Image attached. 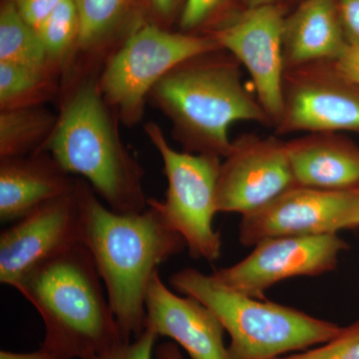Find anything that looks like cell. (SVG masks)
I'll use <instances>...</instances> for the list:
<instances>
[{
  "instance_id": "cb8c5ba5",
  "label": "cell",
  "mask_w": 359,
  "mask_h": 359,
  "mask_svg": "<svg viewBox=\"0 0 359 359\" xmlns=\"http://www.w3.org/2000/svg\"><path fill=\"white\" fill-rule=\"evenodd\" d=\"M231 0H185L180 13L182 32L196 33L195 30L212 25V21L223 13Z\"/></svg>"
},
{
  "instance_id": "d4e9b609",
  "label": "cell",
  "mask_w": 359,
  "mask_h": 359,
  "mask_svg": "<svg viewBox=\"0 0 359 359\" xmlns=\"http://www.w3.org/2000/svg\"><path fill=\"white\" fill-rule=\"evenodd\" d=\"M158 337L146 328L136 339L124 340L91 359H152Z\"/></svg>"
},
{
  "instance_id": "ac0fdd59",
  "label": "cell",
  "mask_w": 359,
  "mask_h": 359,
  "mask_svg": "<svg viewBox=\"0 0 359 359\" xmlns=\"http://www.w3.org/2000/svg\"><path fill=\"white\" fill-rule=\"evenodd\" d=\"M74 2L80 16V34L75 52L81 51L87 58H100L108 45L131 20L135 0H74Z\"/></svg>"
},
{
  "instance_id": "5b68a950",
  "label": "cell",
  "mask_w": 359,
  "mask_h": 359,
  "mask_svg": "<svg viewBox=\"0 0 359 359\" xmlns=\"http://www.w3.org/2000/svg\"><path fill=\"white\" fill-rule=\"evenodd\" d=\"M169 283L216 314L230 335V359H273L306 351L334 339L342 330L299 309L241 294L196 269L177 271Z\"/></svg>"
},
{
  "instance_id": "4dcf8cb0",
  "label": "cell",
  "mask_w": 359,
  "mask_h": 359,
  "mask_svg": "<svg viewBox=\"0 0 359 359\" xmlns=\"http://www.w3.org/2000/svg\"><path fill=\"white\" fill-rule=\"evenodd\" d=\"M157 359H184L175 344H162L156 351Z\"/></svg>"
},
{
  "instance_id": "6da1fadb",
  "label": "cell",
  "mask_w": 359,
  "mask_h": 359,
  "mask_svg": "<svg viewBox=\"0 0 359 359\" xmlns=\"http://www.w3.org/2000/svg\"><path fill=\"white\" fill-rule=\"evenodd\" d=\"M81 244L89 250L107 292L123 339L146 330V295L160 264L183 252L185 241L148 203L140 212L121 214L78 181Z\"/></svg>"
},
{
  "instance_id": "e0dca14e",
  "label": "cell",
  "mask_w": 359,
  "mask_h": 359,
  "mask_svg": "<svg viewBox=\"0 0 359 359\" xmlns=\"http://www.w3.org/2000/svg\"><path fill=\"white\" fill-rule=\"evenodd\" d=\"M347 43L337 0H304L285 16L283 56L287 69L332 62Z\"/></svg>"
},
{
  "instance_id": "ffe728a7",
  "label": "cell",
  "mask_w": 359,
  "mask_h": 359,
  "mask_svg": "<svg viewBox=\"0 0 359 359\" xmlns=\"http://www.w3.org/2000/svg\"><path fill=\"white\" fill-rule=\"evenodd\" d=\"M0 62L57 74L39 32L21 18L13 0H6L0 9Z\"/></svg>"
},
{
  "instance_id": "9a60e30c",
  "label": "cell",
  "mask_w": 359,
  "mask_h": 359,
  "mask_svg": "<svg viewBox=\"0 0 359 359\" xmlns=\"http://www.w3.org/2000/svg\"><path fill=\"white\" fill-rule=\"evenodd\" d=\"M78 181L48 153L2 158L0 221L14 223L44 203L74 193Z\"/></svg>"
},
{
  "instance_id": "603a6c76",
  "label": "cell",
  "mask_w": 359,
  "mask_h": 359,
  "mask_svg": "<svg viewBox=\"0 0 359 359\" xmlns=\"http://www.w3.org/2000/svg\"><path fill=\"white\" fill-rule=\"evenodd\" d=\"M273 359H359V320L316 348Z\"/></svg>"
},
{
  "instance_id": "4fadbf2b",
  "label": "cell",
  "mask_w": 359,
  "mask_h": 359,
  "mask_svg": "<svg viewBox=\"0 0 359 359\" xmlns=\"http://www.w3.org/2000/svg\"><path fill=\"white\" fill-rule=\"evenodd\" d=\"M74 193L44 203L0 233V283L14 287L33 266L81 244V216Z\"/></svg>"
},
{
  "instance_id": "83f0119b",
  "label": "cell",
  "mask_w": 359,
  "mask_h": 359,
  "mask_svg": "<svg viewBox=\"0 0 359 359\" xmlns=\"http://www.w3.org/2000/svg\"><path fill=\"white\" fill-rule=\"evenodd\" d=\"M344 34L348 43H359V0H337Z\"/></svg>"
},
{
  "instance_id": "f546056e",
  "label": "cell",
  "mask_w": 359,
  "mask_h": 359,
  "mask_svg": "<svg viewBox=\"0 0 359 359\" xmlns=\"http://www.w3.org/2000/svg\"><path fill=\"white\" fill-rule=\"evenodd\" d=\"M154 13L164 20H171L185 0H148Z\"/></svg>"
},
{
  "instance_id": "f1b7e54d",
  "label": "cell",
  "mask_w": 359,
  "mask_h": 359,
  "mask_svg": "<svg viewBox=\"0 0 359 359\" xmlns=\"http://www.w3.org/2000/svg\"><path fill=\"white\" fill-rule=\"evenodd\" d=\"M0 359H65L53 351L40 346L39 349L30 353H14V351H0Z\"/></svg>"
},
{
  "instance_id": "3957f363",
  "label": "cell",
  "mask_w": 359,
  "mask_h": 359,
  "mask_svg": "<svg viewBox=\"0 0 359 359\" xmlns=\"http://www.w3.org/2000/svg\"><path fill=\"white\" fill-rule=\"evenodd\" d=\"M104 283L82 244L45 259L14 285L44 323L41 346L65 359H91L123 339Z\"/></svg>"
},
{
  "instance_id": "7402d4cb",
  "label": "cell",
  "mask_w": 359,
  "mask_h": 359,
  "mask_svg": "<svg viewBox=\"0 0 359 359\" xmlns=\"http://www.w3.org/2000/svg\"><path fill=\"white\" fill-rule=\"evenodd\" d=\"M36 32L52 69L59 73L67 68L74 57L80 34V16L74 0H63Z\"/></svg>"
},
{
  "instance_id": "8fae6325",
  "label": "cell",
  "mask_w": 359,
  "mask_h": 359,
  "mask_svg": "<svg viewBox=\"0 0 359 359\" xmlns=\"http://www.w3.org/2000/svg\"><path fill=\"white\" fill-rule=\"evenodd\" d=\"M348 245L337 235L264 238L243 261L212 273L233 290L264 299L276 283L294 276H318L337 269Z\"/></svg>"
},
{
  "instance_id": "30bf717a",
  "label": "cell",
  "mask_w": 359,
  "mask_h": 359,
  "mask_svg": "<svg viewBox=\"0 0 359 359\" xmlns=\"http://www.w3.org/2000/svg\"><path fill=\"white\" fill-rule=\"evenodd\" d=\"M276 135L359 133V86L349 83L332 62L285 70Z\"/></svg>"
},
{
  "instance_id": "7a4b0ae2",
  "label": "cell",
  "mask_w": 359,
  "mask_h": 359,
  "mask_svg": "<svg viewBox=\"0 0 359 359\" xmlns=\"http://www.w3.org/2000/svg\"><path fill=\"white\" fill-rule=\"evenodd\" d=\"M169 118L186 152L224 159L233 147L237 122L273 127L257 96L245 86L237 59L224 49L188 59L165 75L149 94Z\"/></svg>"
},
{
  "instance_id": "44dd1931",
  "label": "cell",
  "mask_w": 359,
  "mask_h": 359,
  "mask_svg": "<svg viewBox=\"0 0 359 359\" xmlns=\"http://www.w3.org/2000/svg\"><path fill=\"white\" fill-rule=\"evenodd\" d=\"M55 90L54 73L0 62V109L40 106Z\"/></svg>"
},
{
  "instance_id": "4316f807",
  "label": "cell",
  "mask_w": 359,
  "mask_h": 359,
  "mask_svg": "<svg viewBox=\"0 0 359 359\" xmlns=\"http://www.w3.org/2000/svg\"><path fill=\"white\" fill-rule=\"evenodd\" d=\"M332 65L344 79L359 86V43H347Z\"/></svg>"
},
{
  "instance_id": "2e32d148",
  "label": "cell",
  "mask_w": 359,
  "mask_h": 359,
  "mask_svg": "<svg viewBox=\"0 0 359 359\" xmlns=\"http://www.w3.org/2000/svg\"><path fill=\"white\" fill-rule=\"evenodd\" d=\"M287 147L297 186L359 188V147L339 133H309L287 141Z\"/></svg>"
},
{
  "instance_id": "52a82bcc",
  "label": "cell",
  "mask_w": 359,
  "mask_h": 359,
  "mask_svg": "<svg viewBox=\"0 0 359 359\" xmlns=\"http://www.w3.org/2000/svg\"><path fill=\"white\" fill-rule=\"evenodd\" d=\"M145 131L159 152L168 182L165 200L148 199L149 204L182 236L193 259L216 261L222 252L221 233L214 228L222 158L175 150L155 123L146 124Z\"/></svg>"
},
{
  "instance_id": "484cf974",
  "label": "cell",
  "mask_w": 359,
  "mask_h": 359,
  "mask_svg": "<svg viewBox=\"0 0 359 359\" xmlns=\"http://www.w3.org/2000/svg\"><path fill=\"white\" fill-rule=\"evenodd\" d=\"M13 1L21 18L37 30L63 0H13Z\"/></svg>"
},
{
  "instance_id": "d6986e66",
  "label": "cell",
  "mask_w": 359,
  "mask_h": 359,
  "mask_svg": "<svg viewBox=\"0 0 359 359\" xmlns=\"http://www.w3.org/2000/svg\"><path fill=\"white\" fill-rule=\"evenodd\" d=\"M56 122L41 105L0 109V158L39 154Z\"/></svg>"
},
{
  "instance_id": "8992f818",
  "label": "cell",
  "mask_w": 359,
  "mask_h": 359,
  "mask_svg": "<svg viewBox=\"0 0 359 359\" xmlns=\"http://www.w3.org/2000/svg\"><path fill=\"white\" fill-rule=\"evenodd\" d=\"M219 49L211 35L171 32L142 21L108 56L98 77L101 93L118 118L133 126L165 75L188 59Z\"/></svg>"
},
{
  "instance_id": "9c48e42d",
  "label": "cell",
  "mask_w": 359,
  "mask_h": 359,
  "mask_svg": "<svg viewBox=\"0 0 359 359\" xmlns=\"http://www.w3.org/2000/svg\"><path fill=\"white\" fill-rule=\"evenodd\" d=\"M359 228V188L320 190L294 186L261 209L243 216L240 242L264 238L337 235Z\"/></svg>"
},
{
  "instance_id": "5bb4252c",
  "label": "cell",
  "mask_w": 359,
  "mask_h": 359,
  "mask_svg": "<svg viewBox=\"0 0 359 359\" xmlns=\"http://www.w3.org/2000/svg\"><path fill=\"white\" fill-rule=\"evenodd\" d=\"M145 306L146 328L173 339L191 359H230L226 330L216 314L194 297L174 294L159 271L149 285Z\"/></svg>"
},
{
  "instance_id": "ba28073f",
  "label": "cell",
  "mask_w": 359,
  "mask_h": 359,
  "mask_svg": "<svg viewBox=\"0 0 359 359\" xmlns=\"http://www.w3.org/2000/svg\"><path fill=\"white\" fill-rule=\"evenodd\" d=\"M285 20V11L278 4L243 7L207 33L248 71L257 100L273 128L282 114L287 70L283 56Z\"/></svg>"
},
{
  "instance_id": "1f68e13d",
  "label": "cell",
  "mask_w": 359,
  "mask_h": 359,
  "mask_svg": "<svg viewBox=\"0 0 359 359\" xmlns=\"http://www.w3.org/2000/svg\"><path fill=\"white\" fill-rule=\"evenodd\" d=\"M243 7H256L266 4H278V0H240Z\"/></svg>"
},
{
  "instance_id": "7c38bea8",
  "label": "cell",
  "mask_w": 359,
  "mask_h": 359,
  "mask_svg": "<svg viewBox=\"0 0 359 359\" xmlns=\"http://www.w3.org/2000/svg\"><path fill=\"white\" fill-rule=\"evenodd\" d=\"M297 186L287 142L278 137L243 135L222 161L217 182L219 212L245 216Z\"/></svg>"
},
{
  "instance_id": "277c9868",
  "label": "cell",
  "mask_w": 359,
  "mask_h": 359,
  "mask_svg": "<svg viewBox=\"0 0 359 359\" xmlns=\"http://www.w3.org/2000/svg\"><path fill=\"white\" fill-rule=\"evenodd\" d=\"M111 109L98 78L85 77L66 97L40 153H48L66 173L83 177L113 211L143 212L148 207L144 171L125 148Z\"/></svg>"
}]
</instances>
